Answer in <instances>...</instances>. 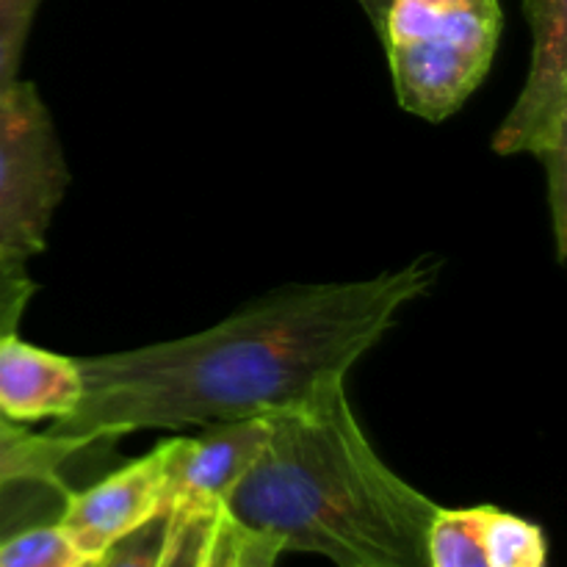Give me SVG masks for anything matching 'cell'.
<instances>
[{"instance_id": "6", "label": "cell", "mask_w": 567, "mask_h": 567, "mask_svg": "<svg viewBox=\"0 0 567 567\" xmlns=\"http://www.w3.org/2000/svg\"><path fill=\"white\" fill-rule=\"evenodd\" d=\"M269 435V419L199 426L164 441V509H221L249 474Z\"/></svg>"}, {"instance_id": "15", "label": "cell", "mask_w": 567, "mask_h": 567, "mask_svg": "<svg viewBox=\"0 0 567 567\" xmlns=\"http://www.w3.org/2000/svg\"><path fill=\"white\" fill-rule=\"evenodd\" d=\"M172 513L153 515L147 524L133 529L131 535L120 537L114 546L105 548L97 557L94 567H158L161 554H164L166 537H169Z\"/></svg>"}, {"instance_id": "18", "label": "cell", "mask_w": 567, "mask_h": 567, "mask_svg": "<svg viewBox=\"0 0 567 567\" xmlns=\"http://www.w3.org/2000/svg\"><path fill=\"white\" fill-rule=\"evenodd\" d=\"M358 3H360V9L365 11V17L371 20L374 31L380 33L382 20H385V11H388V6H391V0H358Z\"/></svg>"}, {"instance_id": "5", "label": "cell", "mask_w": 567, "mask_h": 567, "mask_svg": "<svg viewBox=\"0 0 567 567\" xmlns=\"http://www.w3.org/2000/svg\"><path fill=\"white\" fill-rule=\"evenodd\" d=\"M532 61L524 89L493 133L498 155H532L546 172L559 260L567 252V0H524Z\"/></svg>"}, {"instance_id": "4", "label": "cell", "mask_w": 567, "mask_h": 567, "mask_svg": "<svg viewBox=\"0 0 567 567\" xmlns=\"http://www.w3.org/2000/svg\"><path fill=\"white\" fill-rule=\"evenodd\" d=\"M70 186L59 131L33 83L0 94V260L28 264L44 252Z\"/></svg>"}, {"instance_id": "9", "label": "cell", "mask_w": 567, "mask_h": 567, "mask_svg": "<svg viewBox=\"0 0 567 567\" xmlns=\"http://www.w3.org/2000/svg\"><path fill=\"white\" fill-rule=\"evenodd\" d=\"M78 443L44 432H31L0 419V496L11 487L37 485L64 496L70 487L61 480L66 463L81 454Z\"/></svg>"}, {"instance_id": "17", "label": "cell", "mask_w": 567, "mask_h": 567, "mask_svg": "<svg viewBox=\"0 0 567 567\" xmlns=\"http://www.w3.org/2000/svg\"><path fill=\"white\" fill-rule=\"evenodd\" d=\"M33 293H37V282L28 275V266L0 260V336L17 332Z\"/></svg>"}, {"instance_id": "10", "label": "cell", "mask_w": 567, "mask_h": 567, "mask_svg": "<svg viewBox=\"0 0 567 567\" xmlns=\"http://www.w3.org/2000/svg\"><path fill=\"white\" fill-rule=\"evenodd\" d=\"M430 567H491L485 546V504L482 507H437L426 535Z\"/></svg>"}, {"instance_id": "3", "label": "cell", "mask_w": 567, "mask_h": 567, "mask_svg": "<svg viewBox=\"0 0 567 567\" xmlns=\"http://www.w3.org/2000/svg\"><path fill=\"white\" fill-rule=\"evenodd\" d=\"M502 25L498 0H391L380 39L399 105L426 122L457 114L491 72Z\"/></svg>"}, {"instance_id": "7", "label": "cell", "mask_w": 567, "mask_h": 567, "mask_svg": "<svg viewBox=\"0 0 567 567\" xmlns=\"http://www.w3.org/2000/svg\"><path fill=\"white\" fill-rule=\"evenodd\" d=\"M61 498L64 507L55 524L78 551L97 559L120 537L164 513V441L86 491H66Z\"/></svg>"}, {"instance_id": "14", "label": "cell", "mask_w": 567, "mask_h": 567, "mask_svg": "<svg viewBox=\"0 0 567 567\" xmlns=\"http://www.w3.org/2000/svg\"><path fill=\"white\" fill-rule=\"evenodd\" d=\"M280 554L282 548L275 537L241 529L221 509L214 551H210V567H277Z\"/></svg>"}, {"instance_id": "8", "label": "cell", "mask_w": 567, "mask_h": 567, "mask_svg": "<svg viewBox=\"0 0 567 567\" xmlns=\"http://www.w3.org/2000/svg\"><path fill=\"white\" fill-rule=\"evenodd\" d=\"M83 399L78 358L50 352L17 332L0 336V419L11 424L70 419Z\"/></svg>"}, {"instance_id": "11", "label": "cell", "mask_w": 567, "mask_h": 567, "mask_svg": "<svg viewBox=\"0 0 567 567\" xmlns=\"http://www.w3.org/2000/svg\"><path fill=\"white\" fill-rule=\"evenodd\" d=\"M485 546L491 567H546L548 543L537 524L485 504Z\"/></svg>"}, {"instance_id": "1", "label": "cell", "mask_w": 567, "mask_h": 567, "mask_svg": "<svg viewBox=\"0 0 567 567\" xmlns=\"http://www.w3.org/2000/svg\"><path fill=\"white\" fill-rule=\"evenodd\" d=\"M415 258L363 280L297 282L252 299L214 327L78 358L83 399L48 432L86 449L142 430L264 419L347 382L399 313L441 277Z\"/></svg>"}, {"instance_id": "2", "label": "cell", "mask_w": 567, "mask_h": 567, "mask_svg": "<svg viewBox=\"0 0 567 567\" xmlns=\"http://www.w3.org/2000/svg\"><path fill=\"white\" fill-rule=\"evenodd\" d=\"M266 419L264 449L221 507L233 524L338 567H430L426 535L441 504L380 457L347 382Z\"/></svg>"}, {"instance_id": "12", "label": "cell", "mask_w": 567, "mask_h": 567, "mask_svg": "<svg viewBox=\"0 0 567 567\" xmlns=\"http://www.w3.org/2000/svg\"><path fill=\"white\" fill-rule=\"evenodd\" d=\"M59 524L31 526L0 537V567H94Z\"/></svg>"}, {"instance_id": "13", "label": "cell", "mask_w": 567, "mask_h": 567, "mask_svg": "<svg viewBox=\"0 0 567 567\" xmlns=\"http://www.w3.org/2000/svg\"><path fill=\"white\" fill-rule=\"evenodd\" d=\"M221 509H172L169 537L158 567H210Z\"/></svg>"}, {"instance_id": "16", "label": "cell", "mask_w": 567, "mask_h": 567, "mask_svg": "<svg viewBox=\"0 0 567 567\" xmlns=\"http://www.w3.org/2000/svg\"><path fill=\"white\" fill-rule=\"evenodd\" d=\"M39 0H0V94L17 83Z\"/></svg>"}]
</instances>
